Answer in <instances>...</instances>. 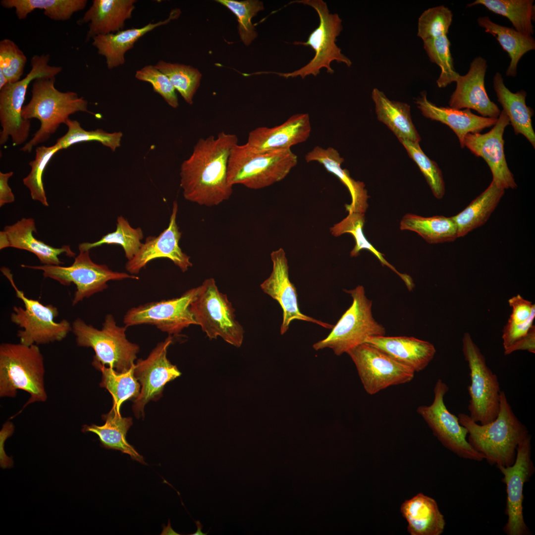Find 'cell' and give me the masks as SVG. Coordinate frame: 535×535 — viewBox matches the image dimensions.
<instances>
[{
  "label": "cell",
  "mask_w": 535,
  "mask_h": 535,
  "mask_svg": "<svg viewBox=\"0 0 535 535\" xmlns=\"http://www.w3.org/2000/svg\"><path fill=\"white\" fill-rule=\"evenodd\" d=\"M365 222V214L358 212L348 213L345 218L332 226L329 230L330 233L335 237L346 233L351 234L355 241V246L350 252L351 257H357L363 250L370 251L382 265L390 268L402 279L409 290H412L415 286L412 277L406 273H402L398 271L384 259L383 254L377 251L367 240L363 232Z\"/></svg>",
  "instance_id": "obj_36"
},
{
  "label": "cell",
  "mask_w": 535,
  "mask_h": 535,
  "mask_svg": "<svg viewBox=\"0 0 535 535\" xmlns=\"http://www.w3.org/2000/svg\"><path fill=\"white\" fill-rule=\"evenodd\" d=\"M510 124L507 115L502 110L496 123L489 131L484 134L469 133L464 140V146L486 161L492 175V181L504 190L517 187L513 174L508 166L504 152L503 133Z\"/></svg>",
  "instance_id": "obj_19"
},
{
  "label": "cell",
  "mask_w": 535,
  "mask_h": 535,
  "mask_svg": "<svg viewBox=\"0 0 535 535\" xmlns=\"http://www.w3.org/2000/svg\"><path fill=\"white\" fill-rule=\"evenodd\" d=\"M48 54L35 55L31 60V69L21 80L9 83L0 89V144L6 143L9 137L14 145H19L28 139L30 120L23 118L22 108L30 83L39 78H54L62 70L61 66L49 64Z\"/></svg>",
  "instance_id": "obj_8"
},
{
  "label": "cell",
  "mask_w": 535,
  "mask_h": 535,
  "mask_svg": "<svg viewBox=\"0 0 535 535\" xmlns=\"http://www.w3.org/2000/svg\"><path fill=\"white\" fill-rule=\"evenodd\" d=\"M26 62V55L13 41L5 38L0 41V71L9 83L21 80Z\"/></svg>",
  "instance_id": "obj_49"
},
{
  "label": "cell",
  "mask_w": 535,
  "mask_h": 535,
  "mask_svg": "<svg viewBox=\"0 0 535 535\" xmlns=\"http://www.w3.org/2000/svg\"><path fill=\"white\" fill-rule=\"evenodd\" d=\"M102 418L105 422L103 425H84L82 431L96 434L105 448L119 450L129 455L132 459L147 465L143 456L126 440L127 431L133 424L132 418L122 417L120 412L113 406L108 413L102 416Z\"/></svg>",
  "instance_id": "obj_32"
},
{
  "label": "cell",
  "mask_w": 535,
  "mask_h": 535,
  "mask_svg": "<svg viewBox=\"0 0 535 535\" xmlns=\"http://www.w3.org/2000/svg\"><path fill=\"white\" fill-rule=\"evenodd\" d=\"M311 131L308 113H297L282 124L273 127H258L249 133L247 148L256 153L290 149L305 142Z\"/></svg>",
  "instance_id": "obj_23"
},
{
  "label": "cell",
  "mask_w": 535,
  "mask_h": 535,
  "mask_svg": "<svg viewBox=\"0 0 535 535\" xmlns=\"http://www.w3.org/2000/svg\"><path fill=\"white\" fill-rule=\"evenodd\" d=\"M172 341L173 337L169 335L157 345L146 359H139L135 364L134 375L141 386L133 405L137 418L144 414V407L148 402L160 397L166 383L181 374L166 357L167 349Z\"/></svg>",
  "instance_id": "obj_18"
},
{
  "label": "cell",
  "mask_w": 535,
  "mask_h": 535,
  "mask_svg": "<svg viewBox=\"0 0 535 535\" xmlns=\"http://www.w3.org/2000/svg\"><path fill=\"white\" fill-rule=\"evenodd\" d=\"M535 316L528 318L510 316L503 330V343L511 346L526 336L534 326Z\"/></svg>",
  "instance_id": "obj_51"
},
{
  "label": "cell",
  "mask_w": 535,
  "mask_h": 535,
  "mask_svg": "<svg viewBox=\"0 0 535 535\" xmlns=\"http://www.w3.org/2000/svg\"><path fill=\"white\" fill-rule=\"evenodd\" d=\"M155 66L168 78L185 101L192 105L202 77L199 70L190 65L172 63L162 60L159 61Z\"/></svg>",
  "instance_id": "obj_42"
},
{
  "label": "cell",
  "mask_w": 535,
  "mask_h": 535,
  "mask_svg": "<svg viewBox=\"0 0 535 535\" xmlns=\"http://www.w3.org/2000/svg\"><path fill=\"white\" fill-rule=\"evenodd\" d=\"M305 159L307 162L317 161L322 164L327 171L337 176L347 188L351 197V203L345 206L348 213H366L369 206L368 199L369 196L365 185L363 182L354 180L350 176L348 170L341 167L344 159L336 149L332 147L324 149L317 146L305 155Z\"/></svg>",
  "instance_id": "obj_29"
},
{
  "label": "cell",
  "mask_w": 535,
  "mask_h": 535,
  "mask_svg": "<svg viewBox=\"0 0 535 535\" xmlns=\"http://www.w3.org/2000/svg\"><path fill=\"white\" fill-rule=\"evenodd\" d=\"M298 163L291 149L256 153L245 144L235 145L228 163L227 181L233 186L240 184L251 189L269 186L286 177Z\"/></svg>",
  "instance_id": "obj_5"
},
{
  "label": "cell",
  "mask_w": 535,
  "mask_h": 535,
  "mask_svg": "<svg viewBox=\"0 0 535 535\" xmlns=\"http://www.w3.org/2000/svg\"><path fill=\"white\" fill-rule=\"evenodd\" d=\"M93 366L102 373L100 386L107 389L112 397L113 405L119 411L123 402L132 398L136 399L140 392V384L136 378L135 365L128 371L118 373L114 369L103 365L93 359Z\"/></svg>",
  "instance_id": "obj_40"
},
{
  "label": "cell",
  "mask_w": 535,
  "mask_h": 535,
  "mask_svg": "<svg viewBox=\"0 0 535 535\" xmlns=\"http://www.w3.org/2000/svg\"><path fill=\"white\" fill-rule=\"evenodd\" d=\"M462 352L471 379L468 387L469 416L484 425L493 421L500 408V387L497 376L487 366L485 359L468 332L462 338Z\"/></svg>",
  "instance_id": "obj_12"
},
{
  "label": "cell",
  "mask_w": 535,
  "mask_h": 535,
  "mask_svg": "<svg viewBox=\"0 0 535 535\" xmlns=\"http://www.w3.org/2000/svg\"><path fill=\"white\" fill-rule=\"evenodd\" d=\"M399 140L419 167L434 196L438 199H442L445 194V186L442 172L437 163L424 153L419 142L406 139Z\"/></svg>",
  "instance_id": "obj_46"
},
{
  "label": "cell",
  "mask_w": 535,
  "mask_h": 535,
  "mask_svg": "<svg viewBox=\"0 0 535 535\" xmlns=\"http://www.w3.org/2000/svg\"><path fill=\"white\" fill-rule=\"evenodd\" d=\"M449 390L447 385L438 379L433 388L434 398L429 405H421L417 412L431 429L433 435L448 450L459 457L482 461L483 456L468 442L467 429L462 426L458 417L447 408L444 397Z\"/></svg>",
  "instance_id": "obj_15"
},
{
  "label": "cell",
  "mask_w": 535,
  "mask_h": 535,
  "mask_svg": "<svg viewBox=\"0 0 535 535\" xmlns=\"http://www.w3.org/2000/svg\"><path fill=\"white\" fill-rule=\"evenodd\" d=\"M534 3L533 0H476L467 6L482 4L490 11L507 18L516 31L531 36L534 33L532 24L535 15Z\"/></svg>",
  "instance_id": "obj_39"
},
{
  "label": "cell",
  "mask_w": 535,
  "mask_h": 535,
  "mask_svg": "<svg viewBox=\"0 0 535 535\" xmlns=\"http://www.w3.org/2000/svg\"><path fill=\"white\" fill-rule=\"evenodd\" d=\"M190 310L197 325L209 339L220 337L236 347L241 346L244 329L235 319L231 303L219 291L214 278H207L198 286Z\"/></svg>",
  "instance_id": "obj_9"
},
{
  "label": "cell",
  "mask_w": 535,
  "mask_h": 535,
  "mask_svg": "<svg viewBox=\"0 0 535 535\" xmlns=\"http://www.w3.org/2000/svg\"><path fill=\"white\" fill-rule=\"evenodd\" d=\"M197 291L198 287L188 290L178 298L132 308L124 317L125 326L149 324L169 335H177L190 325H197L190 306Z\"/></svg>",
  "instance_id": "obj_16"
},
{
  "label": "cell",
  "mask_w": 535,
  "mask_h": 535,
  "mask_svg": "<svg viewBox=\"0 0 535 535\" xmlns=\"http://www.w3.org/2000/svg\"><path fill=\"white\" fill-rule=\"evenodd\" d=\"M460 424L468 430L467 440L484 459L497 467L512 465L519 443L529 434L526 427L514 414L506 394L501 391L499 411L492 422L479 425L469 415L459 413Z\"/></svg>",
  "instance_id": "obj_2"
},
{
  "label": "cell",
  "mask_w": 535,
  "mask_h": 535,
  "mask_svg": "<svg viewBox=\"0 0 535 535\" xmlns=\"http://www.w3.org/2000/svg\"><path fill=\"white\" fill-rule=\"evenodd\" d=\"M135 0H94L79 21L89 23L86 39L123 30L125 21L132 17Z\"/></svg>",
  "instance_id": "obj_27"
},
{
  "label": "cell",
  "mask_w": 535,
  "mask_h": 535,
  "mask_svg": "<svg viewBox=\"0 0 535 535\" xmlns=\"http://www.w3.org/2000/svg\"><path fill=\"white\" fill-rule=\"evenodd\" d=\"M237 144L235 134L224 131L198 140L180 166V185L186 200L213 207L229 199L233 186L227 181L228 160Z\"/></svg>",
  "instance_id": "obj_1"
},
{
  "label": "cell",
  "mask_w": 535,
  "mask_h": 535,
  "mask_svg": "<svg viewBox=\"0 0 535 535\" xmlns=\"http://www.w3.org/2000/svg\"><path fill=\"white\" fill-rule=\"evenodd\" d=\"M13 174L12 171L0 172V207L14 201V195L8 184V180Z\"/></svg>",
  "instance_id": "obj_53"
},
{
  "label": "cell",
  "mask_w": 535,
  "mask_h": 535,
  "mask_svg": "<svg viewBox=\"0 0 535 535\" xmlns=\"http://www.w3.org/2000/svg\"><path fill=\"white\" fill-rule=\"evenodd\" d=\"M44 358L36 344L3 343L0 345V397H15L18 390L30 397L22 408L47 399Z\"/></svg>",
  "instance_id": "obj_4"
},
{
  "label": "cell",
  "mask_w": 535,
  "mask_h": 535,
  "mask_svg": "<svg viewBox=\"0 0 535 535\" xmlns=\"http://www.w3.org/2000/svg\"><path fill=\"white\" fill-rule=\"evenodd\" d=\"M64 124L67 126L68 131L56 142L61 150L67 149L76 143L90 141L100 142L113 152L120 146L122 137L121 132L108 133L101 129L87 131L81 126L78 121L69 118Z\"/></svg>",
  "instance_id": "obj_43"
},
{
  "label": "cell",
  "mask_w": 535,
  "mask_h": 535,
  "mask_svg": "<svg viewBox=\"0 0 535 535\" xmlns=\"http://www.w3.org/2000/svg\"><path fill=\"white\" fill-rule=\"evenodd\" d=\"M143 238L140 227L133 228L127 220L120 215L117 218L116 227L113 232L108 233L101 239L93 243L84 242L78 246L79 251H90L104 244H116L121 246L128 261L132 259L138 252Z\"/></svg>",
  "instance_id": "obj_41"
},
{
  "label": "cell",
  "mask_w": 535,
  "mask_h": 535,
  "mask_svg": "<svg viewBox=\"0 0 535 535\" xmlns=\"http://www.w3.org/2000/svg\"><path fill=\"white\" fill-rule=\"evenodd\" d=\"M177 212L178 203L175 201L167 227L158 236L146 238L137 253L125 265L129 273L138 274L149 262L158 258L170 260L183 272L192 266L190 257L183 252L179 246L182 233L176 222Z\"/></svg>",
  "instance_id": "obj_21"
},
{
  "label": "cell",
  "mask_w": 535,
  "mask_h": 535,
  "mask_svg": "<svg viewBox=\"0 0 535 535\" xmlns=\"http://www.w3.org/2000/svg\"><path fill=\"white\" fill-rule=\"evenodd\" d=\"M61 150L60 146L56 143L49 147H37L35 159L29 163L31 171L23 179L24 184L30 192L32 199L39 201L45 207H48L49 204L44 187L43 175L53 157Z\"/></svg>",
  "instance_id": "obj_45"
},
{
  "label": "cell",
  "mask_w": 535,
  "mask_h": 535,
  "mask_svg": "<svg viewBox=\"0 0 535 535\" xmlns=\"http://www.w3.org/2000/svg\"><path fill=\"white\" fill-rule=\"evenodd\" d=\"M518 350H527L535 353V326L532 328L529 333L524 337L515 343L508 348L504 350L505 355H509Z\"/></svg>",
  "instance_id": "obj_52"
},
{
  "label": "cell",
  "mask_w": 535,
  "mask_h": 535,
  "mask_svg": "<svg viewBox=\"0 0 535 535\" xmlns=\"http://www.w3.org/2000/svg\"><path fill=\"white\" fill-rule=\"evenodd\" d=\"M486 60L478 56L471 62L468 72L457 78L456 87L450 96L449 107L473 109L483 117L497 118L500 110L489 98L484 86Z\"/></svg>",
  "instance_id": "obj_22"
},
{
  "label": "cell",
  "mask_w": 535,
  "mask_h": 535,
  "mask_svg": "<svg viewBox=\"0 0 535 535\" xmlns=\"http://www.w3.org/2000/svg\"><path fill=\"white\" fill-rule=\"evenodd\" d=\"M400 228L417 233L429 244L452 242L458 238L457 226L452 217H423L407 214L401 219Z\"/></svg>",
  "instance_id": "obj_37"
},
{
  "label": "cell",
  "mask_w": 535,
  "mask_h": 535,
  "mask_svg": "<svg viewBox=\"0 0 535 535\" xmlns=\"http://www.w3.org/2000/svg\"><path fill=\"white\" fill-rule=\"evenodd\" d=\"M531 435L518 444L514 463L509 466H498L506 486L505 514L507 522L503 530L508 535H527L530 531L523 516V489L525 483L533 475L535 468L531 459Z\"/></svg>",
  "instance_id": "obj_17"
},
{
  "label": "cell",
  "mask_w": 535,
  "mask_h": 535,
  "mask_svg": "<svg viewBox=\"0 0 535 535\" xmlns=\"http://www.w3.org/2000/svg\"><path fill=\"white\" fill-rule=\"evenodd\" d=\"M9 83L8 80L3 72L0 71V89Z\"/></svg>",
  "instance_id": "obj_55"
},
{
  "label": "cell",
  "mask_w": 535,
  "mask_h": 535,
  "mask_svg": "<svg viewBox=\"0 0 535 535\" xmlns=\"http://www.w3.org/2000/svg\"><path fill=\"white\" fill-rule=\"evenodd\" d=\"M86 0H2L1 6L6 8H14L17 17L20 20L26 18L33 10L42 9L44 14L55 21L69 19L76 12L85 8Z\"/></svg>",
  "instance_id": "obj_38"
},
{
  "label": "cell",
  "mask_w": 535,
  "mask_h": 535,
  "mask_svg": "<svg viewBox=\"0 0 535 535\" xmlns=\"http://www.w3.org/2000/svg\"><path fill=\"white\" fill-rule=\"evenodd\" d=\"M493 88L498 102L507 115L516 135L522 134L535 147V133L532 117L534 110L526 104L527 93L520 90L511 92L504 85L502 75L496 72L493 79Z\"/></svg>",
  "instance_id": "obj_31"
},
{
  "label": "cell",
  "mask_w": 535,
  "mask_h": 535,
  "mask_svg": "<svg viewBox=\"0 0 535 535\" xmlns=\"http://www.w3.org/2000/svg\"><path fill=\"white\" fill-rule=\"evenodd\" d=\"M295 2L313 7L319 16V25L310 34L307 41L293 43L294 45L310 47L315 54L309 63L301 68L279 75L287 78L297 76L304 78L310 75L316 76L322 68H325L327 73L333 74L334 70L330 63L334 60L350 67L352 64L350 59L341 53V49L336 44V38L343 28L338 14L330 13L326 3L322 0H295L289 3Z\"/></svg>",
  "instance_id": "obj_11"
},
{
  "label": "cell",
  "mask_w": 535,
  "mask_h": 535,
  "mask_svg": "<svg viewBox=\"0 0 535 535\" xmlns=\"http://www.w3.org/2000/svg\"><path fill=\"white\" fill-rule=\"evenodd\" d=\"M79 252L73 263L68 267L46 265H21V267L42 270L44 277L54 279L64 286H69L72 283L74 284L76 290L72 300V306H75L84 298L106 289L108 287L107 282L110 280L139 279L135 275L114 271L106 265L95 263L90 257L89 251Z\"/></svg>",
  "instance_id": "obj_13"
},
{
  "label": "cell",
  "mask_w": 535,
  "mask_h": 535,
  "mask_svg": "<svg viewBox=\"0 0 535 535\" xmlns=\"http://www.w3.org/2000/svg\"><path fill=\"white\" fill-rule=\"evenodd\" d=\"M195 523L196 524L197 528V531L194 534H191V535H207L208 534L210 530L208 531L206 533H203L202 532V530L203 529V525L198 520L195 521Z\"/></svg>",
  "instance_id": "obj_54"
},
{
  "label": "cell",
  "mask_w": 535,
  "mask_h": 535,
  "mask_svg": "<svg viewBox=\"0 0 535 535\" xmlns=\"http://www.w3.org/2000/svg\"><path fill=\"white\" fill-rule=\"evenodd\" d=\"M270 258L272 263L271 272L260 286L265 293L279 303L282 310L281 334L286 333L291 322L294 320L311 322L326 328H332L333 325L317 320L300 312L296 288L289 279L288 261L284 250L281 248L272 251Z\"/></svg>",
  "instance_id": "obj_20"
},
{
  "label": "cell",
  "mask_w": 535,
  "mask_h": 535,
  "mask_svg": "<svg viewBox=\"0 0 535 535\" xmlns=\"http://www.w3.org/2000/svg\"><path fill=\"white\" fill-rule=\"evenodd\" d=\"M216 1L227 7L236 16L240 38L245 45H249L258 36L251 19L258 12L264 9L263 3L257 0L241 1L218 0Z\"/></svg>",
  "instance_id": "obj_47"
},
{
  "label": "cell",
  "mask_w": 535,
  "mask_h": 535,
  "mask_svg": "<svg viewBox=\"0 0 535 535\" xmlns=\"http://www.w3.org/2000/svg\"><path fill=\"white\" fill-rule=\"evenodd\" d=\"M477 22L486 32L494 36L503 50L507 52L511 61L506 75L515 77L520 59L526 53L535 49L534 38L532 36L525 35L515 29L496 24L488 16L480 17Z\"/></svg>",
  "instance_id": "obj_35"
},
{
  "label": "cell",
  "mask_w": 535,
  "mask_h": 535,
  "mask_svg": "<svg viewBox=\"0 0 535 535\" xmlns=\"http://www.w3.org/2000/svg\"><path fill=\"white\" fill-rule=\"evenodd\" d=\"M504 192L505 190L492 181L465 209L452 216L457 226L458 238L483 225L498 205Z\"/></svg>",
  "instance_id": "obj_34"
},
{
  "label": "cell",
  "mask_w": 535,
  "mask_h": 535,
  "mask_svg": "<svg viewBox=\"0 0 535 535\" xmlns=\"http://www.w3.org/2000/svg\"><path fill=\"white\" fill-rule=\"evenodd\" d=\"M411 535H440L445 521L436 501L422 493L405 500L400 508Z\"/></svg>",
  "instance_id": "obj_30"
},
{
  "label": "cell",
  "mask_w": 535,
  "mask_h": 535,
  "mask_svg": "<svg viewBox=\"0 0 535 535\" xmlns=\"http://www.w3.org/2000/svg\"><path fill=\"white\" fill-rule=\"evenodd\" d=\"M135 78L150 83L154 91L160 95L169 106L173 108L178 107L175 88L168 78L155 65H147L137 70Z\"/></svg>",
  "instance_id": "obj_50"
},
{
  "label": "cell",
  "mask_w": 535,
  "mask_h": 535,
  "mask_svg": "<svg viewBox=\"0 0 535 535\" xmlns=\"http://www.w3.org/2000/svg\"><path fill=\"white\" fill-rule=\"evenodd\" d=\"M352 298L350 307L344 313L329 334L313 344L316 350L329 348L340 356L366 342L371 337L384 336V327L374 318L372 301L369 299L362 285L354 289H344Z\"/></svg>",
  "instance_id": "obj_7"
},
{
  "label": "cell",
  "mask_w": 535,
  "mask_h": 535,
  "mask_svg": "<svg viewBox=\"0 0 535 535\" xmlns=\"http://www.w3.org/2000/svg\"><path fill=\"white\" fill-rule=\"evenodd\" d=\"M417 107L426 117L439 121L449 126L457 135L461 147L464 146L466 136L480 133L484 128L494 126L497 118L483 117L473 113L471 109H456L438 107L429 101L423 92L416 100Z\"/></svg>",
  "instance_id": "obj_25"
},
{
  "label": "cell",
  "mask_w": 535,
  "mask_h": 535,
  "mask_svg": "<svg viewBox=\"0 0 535 535\" xmlns=\"http://www.w3.org/2000/svg\"><path fill=\"white\" fill-rule=\"evenodd\" d=\"M452 11L444 5L429 8L420 16L417 35L423 41L447 35L452 21Z\"/></svg>",
  "instance_id": "obj_48"
},
{
  "label": "cell",
  "mask_w": 535,
  "mask_h": 535,
  "mask_svg": "<svg viewBox=\"0 0 535 535\" xmlns=\"http://www.w3.org/2000/svg\"><path fill=\"white\" fill-rule=\"evenodd\" d=\"M14 289L17 297L22 301L25 308L14 306L11 314L12 322L23 328L17 331L20 343L26 345L45 344L64 339L72 327L70 322L62 320L56 322L58 315L57 308L51 304L47 305L39 300L29 299L16 286L10 269L5 267L0 268Z\"/></svg>",
  "instance_id": "obj_10"
},
{
  "label": "cell",
  "mask_w": 535,
  "mask_h": 535,
  "mask_svg": "<svg viewBox=\"0 0 535 535\" xmlns=\"http://www.w3.org/2000/svg\"><path fill=\"white\" fill-rule=\"evenodd\" d=\"M424 48L430 60L440 68V75L436 80L438 87L444 88L456 82L459 74L453 66L447 35H443L424 41Z\"/></svg>",
  "instance_id": "obj_44"
},
{
  "label": "cell",
  "mask_w": 535,
  "mask_h": 535,
  "mask_svg": "<svg viewBox=\"0 0 535 535\" xmlns=\"http://www.w3.org/2000/svg\"><path fill=\"white\" fill-rule=\"evenodd\" d=\"M179 14V9H174L164 20L150 22L140 28H130L116 33L96 36L92 38V45L97 49L98 54L105 57L108 69H113L125 63L126 53L133 48L140 38L154 29L177 18Z\"/></svg>",
  "instance_id": "obj_28"
},
{
  "label": "cell",
  "mask_w": 535,
  "mask_h": 535,
  "mask_svg": "<svg viewBox=\"0 0 535 535\" xmlns=\"http://www.w3.org/2000/svg\"><path fill=\"white\" fill-rule=\"evenodd\" d=\"M71 327L77 345L92 348L95 353L93 359L103 365L124 373L135 365L139 347L127 339V327L118 326L111 314L106 315L101 329L79 318L73 321Z\"/></svg>",
  "instance_id": "obj_6"
},
{
  "label": "cell",
  "mask_w": 535,
  "mask_h": 535,
  "mask_svg": "<svg viewBox=\"0 0 535 535\" xmlns=\"http://www.w3.org/2000/svg\"><path fill=\"white\" fill-rule=\"evenodd\" d=\"M372 98L377 119L385 124L398 139L419 142L421 138L411 118L410 107L406 103L391 101L384 93L373 89Z\"/></svg>",
  "instance_id": "obj_33"
},
{
  "label": "cell",
  "mask_w": 535,
  "mask_h": 535,
  "mask_svg": "<svg viewBox=\"0 0 535 535\" xmlns=\"http://www.w3.org/2000/svg\"><path fill=\"white\" fill-rule=\"evenodd\" d=\"M347 354L355 364L364 388L370 395L391 386L408 383L414 377V371L370 343L361 344Z\"/></svg>",
  "instance_id": "obj_14"
},
{
  "label": "cell",
  "mask_w": 535,
  "mask_h": 535,
  "mask_svg": "<svg viewBox=\"0 0 535 535\" xmlns=\"http://www.w3.org/2000/svg\"><path fill=\"white\" fill-rule=\"evenodd\" d=\"M37 232L34 219L22 218L11 225H6L0 232V249L12 247L24 250L34 254L40 262L46 265H60L63 264L58 258L61 254L74 257L75 253L69 245L55 248L37 239L33 235Z\"/></svg>",
  "instance_id": "obj_24"
},
{
  "label": "cell",
  "mask_w": 535,
  "mask_h": 535,
  "mask_svg": "<svg viewBox=\"0 0 535 535\" xmlns=\"http://www.w3.org/2000/svg\"><path fill=\"white\" fill-rule=\"evenodd\" d=\"M415 373L424 370L433 359L436 350L428 341L414 337L378 336L366 340Z\"/></svg>",
  "instance_id": "obj_26"
},
{
  "label": "cell",
  "mask_w": 535,
  "mask_h": 535,
  "mask_svg": "<svg viewBox=\"0 0 535 535\" xmlns=\"http://www.w3.org/2000/svg\"><path fill=\"white\" fill-rule=\"evenodd\" d=\"M55 77H44L33 81L31 98L23 106L22 114L26 119H38L40 127L20 149L23 152H30L34 147L47 141L71 114L79 111L90 112L85 99L74 92L59 91L55 87Z\"/></svg>",
  "instance_id": "obj_3"
}]
</instances>
